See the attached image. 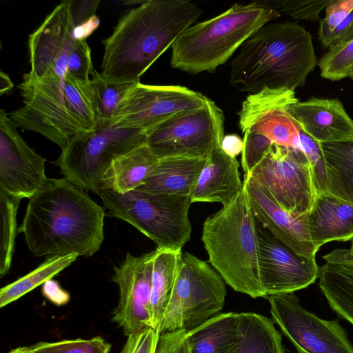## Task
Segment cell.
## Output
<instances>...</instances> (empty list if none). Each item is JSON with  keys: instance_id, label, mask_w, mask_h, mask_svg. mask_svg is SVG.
I'll return each instance as SVG.
<instances>
[{"instance_id": "obj_4", "label": "cell", "mask_w": 353, "mask_h": 353, "mask_svg": "<svg viewBox=\"0 0 353 353\" xmlns=\"http://www.w3.org/2000/svg\"><path fill=\"white\" fill-rule=\"evenodd\" d=\"M208 262L233 290L267 298L260 281L255 217L244 189L203 223Z\"/></svg>"}, {"instance_id": "obj_23", "label": "cell", "mask_w": 353, "mask_h": 353, "mask_svg": "<svg viewBox=\"0 0 353 353\" xmlns=\"http://www.w3.org/2000/svg\"><path fill=\"white\" fill-rule=\"evenodd\" d=\"M207 158H161L148 177L137 190L190 196Z\"/></svg>"}, {"instance_id": "obj_37", "label": "cell", "mask_w": 353, "mask_h": 353, "mask_svg": "<svg viewBox=\"0 0 353 353\" xmlns=\"http://www.w3.org/2000/svg\"><path fill=\"white\" fill-rule=\"evenodd\" d=\"M243 133L241 165L247 174L259 163L274 143L261 134L250 131Z\"/></svg>"}, {"instance_id": "obj_19", "label": "cell", "mask_w": 353, "mask_h": 353, "mask_svg": "<svg viewBox=\"0 0 353 353\" xmlns=\"http://www.w3.org/2000/svg\"><path fill=\"white\" fill-rule=\"evenodd\" d=\"M287 111L301 130L319 143L353 140V120L337 99L297 101Z\"/></svg>"}, {"instance_id": "obj_21", "label": "cell", "mask_w": 353, "mask_h": 353, "mask_svg": "<svg viewBox=\"0 0 353 353\" xmlns=\"http://www.w3.org/2000/svg\"><path fill=\"white\" fill-rule=\"evenodd\" d=\"M239 163L236 158L216 148L210 156L199 174L191 194L192 203H220L229 205L243 190Z\"/></svg>"}, {"instance_id": "obj_27", "label": "cell", "mask_w": 353, "mask_h": 353, "mask_svg": "<svg viewBox=\"0 0 353 353\" xmlns=\"http://www.w3.org/2000/svg\"><path fill=\"white\" fill-rule=\"evenodd\" d=\"M326 167V191L353 202V140L320 143Z\"/></svg>"}, {"instance_id": "obj_2", "label": "cell", "mask_w": 353, "mask_h": 353, "mask_svg": "<svg viewBox=\"0 0 353 353\" xmlns=\"http://www.w3.org/2000/svg\"><path fill=\"white\" fill-rule=\"evenodd\" d=\"M201 14L188 0H148L130 9L103 41L101 76L108 81H140Z\"/></svg>"}, {"instance_id": "obj_47", "label": "cell", "mask_w": 353, "mask_h": 353, "mask_svg": "<svg viewBox=\"0 0 353 353\" xmlns=\"http://www.w3.org/2000/svg\"><path fill=\"white\" fill-rule=\"evenodd\" d=\"M8 353H32L28 347H18L11 350Z\"/></svg>"}, {"instance_id": "obj_33", "label": "cell", "mask_w": 353, "mask_h": 353, "mask_svg": "<svg viewBox=\"0 0 353 353\" xmlns=\"http://www.w3.org/2000/svg\"><path fill=\"white\" fill-rule=\"evenodd\" d=\"M318 65L325 79L338 81L347 77L353 67V39L329 49Z\"/></svg>"}, {"instance_id": "obj_25", "label": "cell", "mask_w": 353, "mask_h": 353, "mask_svg": "<svg viewBox=\"0 0 353 353\" xmlns=\"http://www.w3.org/2000/svg\"><path fill=\"white\" fill-rule=\"evenodd\" d=\"M187 336L190 353H233L242 339L239 313L219 314Z\"/></svg>"}, {"instance_id": "obj_42", "label": "cell", "mask_w": 353, "mask_h": 353, "mask_svg": "<svg viewBox=\"0 0 353 353\" xmlns=\"http://www.w3.org/2000/svg\"><path fill=\"white\" fill-rule=\"evenodd\" d=\"M42 293L50 302L57 305L66 304L70 300V294L52 279H50L43 284Z\"/></svg>"}, {"instance_id": "obj_12", "label": "cell", "mask_w": 353, "mask_h": 353, "mask_svg": "<svg viewBox=\"0 0 353 353\" xmlns=\"http://www.w3.org/2000/svg\"><path fill=\"white\" fill-rule=\"evenodd\" d=\"M209 99L180 85L138 82L114 112L112 124L148 130L178 114L205 106Z\"/></svg>"}, {"instance_id": "obj_38", "label": "cell", "mask_w": 353, "mask_h": 353, "mask_svg": "<svg viewBox=\"0 0 353 353\" xmlns=\"http://www.w3.org/2000/svg\"><path fill=\"white\" fill-rule=\"evenodd\" d=\"M353 11V0H332L325 8V16L320 22L319 39L325 48L334 30Z\"/></svg>"}, {"instance_id": "obj_20", "label": "cell", "mask_w": 353, "mask_h": 353, "mask_svg": "<svg viewBox=\"0 0 353 353\" xmlns=\"http://www.w3.org/2000/svg\"><path fill=\"white\" fill-rule=\"evenodd\" d=\"M312 242L319 250L330 241L353 240V202L327 191L317 194L306 214Z\"/></svg>"}, {"instance_id": "obj_15", "label": "cell", "mask_w": 353, "mask_h": 353, "mask_svg": "<svg viewBox=\"0 0 353 353\" xmlns=\"http://www.w3.org/2000/svg\"><path fill=\"white\" fill-rule=\"evenodd\" d=\"M45 161L25 142L17 130V125L1 110L0 188L14 196L29 199L48 179Z\"/></svg>"}, {"instance_id": "obj_24", "label": "cell", "mask_w": 353, "mask_h": 353, "mask_svg": "<svg viewBox=\"0 0 353 353\" xmlns=\"http://www.w3.org/2000/svg\"><path fill=\"white\" fill-rule=\"evenodd\" d=\"M159 159L146 142L139 144L113 161L103 176L101 187L121 194L137 190Z\"/></svg>"}, {"instance_id": "obj_44", "label": "cell", "mask_w": 353, "mask_h": 353, "mask_svg": "<svg viewBox=\"0 0 353 353\" xmlns=\"http://www.w3.org/2000/svg\"><path fill=\"white\" fill-rule=\"evenodd\" d=\"M99 19L93 15L74 29V38L76 41L87 40L88 37L99 27Z\"/></svg>"}, {"instance_id": "obj_11", "label": "cell", "mask_w": 353, "mask_h": 353, "mask_svg": "<svg viewBox=\"0 0 353 353\" xmlns=\"http://www.w3.org/2000/svg\"><path fill=\"white\" fill-rule=\"evenodd\" d=\"M273 321L298 353H353L337 320L323 319L304 308L294 294L268 296Z\"/></svg>"}, {"instance_id": "obj_22", "label": "cell", "mask_w": 353, "mask_h": 353, "mask_svg": "<svg viewBox=\"0 0 353 353\" xmlns=\"http://www.w3.org/2000/svg\"><path fill=\"white\" fill-rule=\"evenodd\" d=\"M319 286L330 307L353 325V255L339 248L323 256Z\"/></svg>"}, {"instance_id": "obj_16", "label": "cell", "mask_w": 353, "mask_h": 353, "mask_svg": "<svg viewBox=\"0 0 353 353\" xmlns=\"http://www.w3.org/2000/svg\"><path fill=\"white\" fill-rule=\"evenodd\" d=\"M154 251L142 256L128 253L114 267L112 281L117 284L119 299L112 321L128 336L152 327L150 314Z\"/></svg>"}, {"instance_id": "obj_34", "label": "cell", "mask_w": 353, "mask_h": 353, "mask_svg": "<svg viewBox=\"0 0 353 353\" xmlns=\"http://www.w3.org/2000/svg\"><path fill=\"white\" fill-rule=\"evenodd\" d=\"M32 353H109L111 345L101 336L57 342H39L29 346Z\"/></svg>"}, {"instance_id": "obj_18", "label": "cell", "mask_w": 353, "mask_h": 353, "mask_svg": "<svg viewBox=\"0 0 353 353\" xmlns=\"http://www.w3.org/2000/svg\"><path fill=\"white\" fill-rule=\"evenodd\" d=\"M251 211L261 224L299 255L316 259L319 250L311 241L306 214L296 216L280 207L253 179L243 181Z\"/></svg>"}, {"instance_id": "obj_6", "label": "cell", "mask_w": 353, "mask_h": 353, "mask_svg": "<svg viewBox=\"0 0 353 353\" xmlns=\"http://www.w3.org/2000/svg\"><path fill=\"white\" fill-rule=\"evenodd\" d=\"M97 194L109 216L135 227L157 248L181 251L190 239V196L139 190L121 194L103 187Z\"/></svg>"}, {"instance_id": "obj_41", "label": "cell", "mask_w": 353, "mask_h": 353, "mask_svg": "<svg viewBox=\"0 0 353 353\" xmlns=\"http://www.w3.org/2000/svg\"><path fill=\"white\" fill-rule=\"evenodd\" d=\"M187 335L185 330L160 334L154 353H190Z\"/></svg>"}, {"instance_id": "obj_30", "label": "cell", "mask_w": 353, "mask_h": 353, "mask_svg": "<svg viewBox=\"0 0 353 353\" xmlns=\"http://www.w3.org/2000/svg\"><path fill=\"white\" fill-rule=\"evenodd\" d=\"M64 99L68 112L85 131L96 128L97 118L95 96L90 80H80L67 72L64 83Z\"/></svg>"}, {"instance_id": "obj_49", "label": "cell", "mask_w": 353, "mask_h": 353, "mask_svg": "<svg viewBox=\"0 0 353 353\" xmlns=\"http://www.w3.org/2000/svg\"><path fill=\"white\" fill-rule=\"evenodd\" d=\"M350 250L352 254L353 255V240H352V244H351V247L350 248Z\"/></svg>"}, {"instance_id": "obj_13", "label": "cell", "mask_w": 353, "mask_h": 353, "mask_svg": "<svg viewBox=\"0 0 353 353\" xmlns=\"http://www.w3.org/2000/svg\"><path fill=\"white\" fill-rule=\"evenodd\" d=\"M259 271L268 296L306 288L319 277L316 259L301 256L255 219Z\"/></svg>"}, {"instance_id": "obj_5", "label": "cell", "mask_w": 353, "mask_h": 353, "mask_svg": "<svg viewBox=\"0 0 353 353\" xmlns=\"http://www.w3.org/2000/svg\"><path fill=\"white\" fill-rule=\"evenodd\" d=\"M280 16L259 1L235 4L187 28L171 46V66L192 74L214 72L262 26Z\"/></svg>"}, {"instance_id": "obj_48", "label": "cell", "mask_w": 353, "mask_h": 353, "mask_svg": "<svg viewBox=\"0 0 353 353\" xmlns=\"http://www.w3.org/2000/svg\"><path fill=\"white\" fill-rule=\"evenodd\" d=\"M347 77L352 79L353 80V67L352 68V69L350 70L348 75H347Z\"/></svg>"}, {"instance_id": "obj_35", "label": "cell", "mask_w": 353, "mask_h": 353, "mask_svg": "<svg viewBox=\"0 0 353 353\" xmlns=\"http://www.w3.org/2000/svg\"><path fill=\"white\" fill-rule=\"evenodd\" d=\"M263 6L298 20L317 21L332 0H258Z\"/></svg>"}, {"instance_id": "obj_14", "label": "cell", "mask_w": 353, "mask_h": 353, "mask_svg": "<svg viewBox=\"0 0 353 353\" xmlns=\"http://www.w3.org/2000/svg\"><path fill=\"white\" fill-rule=\"evenodd\" d=\"M71 1H63L29 35L30 71L24 74L34 81L65 78L75 44Z\"/></svg>"}, {"instance_id": "obj_29", "label": "cell", "mask_w": 353, "mask_h": 353, "mask_svg": "<svg viewBox=\"0 0 353 353\" xmlns=\"http://www.w3.org/2000/svg\"><path fill=\"white\" fill-rule=\"evenodd\" d=\"M78 256V254H71L48 257L34 270L0 290V307L8 305L52 279L75 261Z\"/></svg>"}, {"instance_id": "obj_7", "label": "cell", "mask_w": 353, "mask_h": 353, "mask_svg": "<svg viewBox=\"0 0 353 353\" xmlns=\"http://www.w3.org/2000/svg\"><path fill=\"white\" fill-rule=\"evenodd\" d=\"M146 130L130 126L97 125L77 136L61 150L54 163L65 179L79 188L97 193L103 176L114 159L146 142Z\"/></svg>"}, {"instance_id": "obj_46", "label": "cell", "mask_w": 353, "mask_h": 353, "mask_svg": "<svg viewBox=\"0 0 353 353\" xmlns=\"http://www.w3.org/2000/svg\"><path fill=\"white\" fill-rule=\"evenodd\" d=\"M352 39H353V20H352L351 24L350 25V26L348 27L347 30L345 31V32L343 34V36L340 39L338 45L345 43Z\"/></svg>"}, {"instance_id": "obj_45", "label": "cell", "mask_w": 353, "mask_h": 353, "mask_svg": "<svg viewBox=\"0 0 353 353\" xmlns=\"http://www.w3.org/2000/svg\"><path fill=\"white\" fill-rule=\"evenodd\" d=\"M13 83L12 82L9 76L3 72H0V94L2 95L8 92L13 88Z\"/></svg>"}, {"instance_id": "obj_32", "label": "cell", "mask_w": 353, "mask_h": 353, "mask_svg": "<svg viewBox=\"0 0 353 353\" xmlns=\"http://www.w3.org/2000/svg\"><path fill=\"white\" fill-rule=\"evenodd\" d=\"M21 199L0 188V276L7 274L11 268L17 235V210Z\"/></svg>"}, {"instance_id": "obj_28", "label": "cell", "mask_w": 353, "mask_h": 353, "mask_svg": "<svg viewBox=\"0 0 353 353\" xmlns=\"http://www.w3.org/2000/svg\"><path fill=\"white\" fill-rule=\"evenodd\" d=\"M239 318L242 339L233 353H285L273 321L254 312L239 313Z\"/></svg>"}, {"instance_id": "obj_3", "label": "cell", "mask_w": 353, "mask_h": 353, "mask_svg": "<svg viewBox=\"0 0 353 353\" xmlns=\"http://www.w3.org/2000/svg\"><path fill=\"white\" fill-rule=\"evenodd\" d=\"M317 58L311 34L296 23H267L230 63V84L250 94L303 87Z\"/></svg>"}, {"instance_id": "obj_39", "label": "cell", "mask_w": 353, "mask_h": 353, "mask_svg": "<svg viewBox=\"0 0 353 353\" xmlns=\"http://www.w3.org/2000/svg\"><path fill=\"white\" fill-rule=\"evenodd\" d=\"M94 72L91 50L87 40L76 41L69 58L67 72L78 79L88 81Z\"/></svg>"}, {"instance_id": "obj_40", "label": "cell", "mask_w": 353, "mask_h": 353, "mask_svg": "<svg viewBox=\"0 0 353 353\" xmlns=\"http://www.w3.org/2000/svg\"><path fill=\"white\" fill-rule=\"evenodd\" d=\"M159 335V330L152 327L129 335L121 353H154Z\"/></svg>"}, {"instance_id": "obj_1", "label": "cell", "mask_w": 353, "mask_h": 353, "mask_svg": "<svg viewBox=\"0 0 353 353\" xmlns=\"http://www.w3.org/2000/svg\"><path fill=\"white\" fill-rule=\"evenodd\" d=\"M18 228L36 256H92L104 239L105 209L68 179H49L30 197Z\"/></svg>"}, {"instance_id": "obj_36", "label": "cell", "mask_w": 353, "mask_h": 353, "mask_svg": "<svg viewBox=\"0 0 353 353\" xmlns=\"http://www.w3.org/2000/svg\"><path fill=\"white\" fill-rule=\"evenodd\" d=\"M299 150L303 152L311 166L318 194L325 192L326 167L320 143L301 129Z\"/></svg>"}, {"instance_id": "obj_9", "label": "cell", "mask_w": 353, "mask_h": 353, "mask_svg": "<svg viewBox=\"0 0 353 353\" xmlns=\"http://www.w3.org/2000/svg\"><path fill=\"white\" fill-rule=\"evenodd\" d=\"M224 116L212 100L200 108L178 114L149 129L146 143L160 159L207 158L221 146Z\"/></svg>"}, {"instance_id": "obj_43", "label": "cell", "mask_w": 353, "mask_h": 353, "mask_svg": "<svg viewBox=\"0 0 353 353\" xmlns=\"http://www.w3.org/2000/svg\"><path fill=\"white\" fill-rule=\"evenodd\" d=\"M221 148L228 156L236 158L242 152L243 141L235 134L224 135L221 143Z\"/></svg>"}, {"instance_id": "obj_26", "label": "cell", "mask_w": 353, "mask_h": 353, "mask_svg": "<svg viewBox=\"0 0 353 353\" xmlns=\"http://www.w3.org/2000/svg\"><path fill=\"white\" fill-rule=\"evenodd\" d=\"M181 251L154 250L150 314L152 328L158 330L174 288Z\"/></svg>"}, {"instance_id": "obj_8", "label": "cell", "mask_w": 353, "mask_h": 353, "mask_svg": "<svg viewBox=\"0 0 353 353\" xmlns=\"http://www.w3.org/2000/svg\"><path fill=\"white\" fill-rule=\"evenodd\" d=\"M225 281L205 261L181 254L172 293L161 322L160 334L188 332L219 314L225 303Z\"/></svg>"}, {"instance_id": "obj_31", "label": "cell", "mask_w": 353, "mask_h": 353, "mask_svg": "<svg viewBox=\"0 0 353 353\" xmlns=\"http://www.w3.org/2000/svg\"><path fill=\"white\" fill-rule=\"evenodd\" d=\"M90 81L95 96L98 125L112 122L113 114L119 104L132 88L140 81H108L94 71Z\"/></svg>"}, {"instance_id": "obj_17", "label": "cell", "mask_w": 353, "mask_h": 353, "mask_svg": "<svg viewBox=\"0 0 353 353\" xmlns=\"http://www.w3.org/2000/svg\"><path fill=\"white\" fill-rule=\"evenodd\" d=\"M297 101L290 90L265 89L249 94L238 112L239 128L243 132L261 134L279 145L299 150L301 128L287 111Z\"/></svg>"}, {"instance_id": "obj_10", "label": "cell", "mask_w": 353, "mask_h": 353, "mask_svg": "<svg viewBox=\"0 0 353 353\" xmlns=\"http://www.w3.org/2000/svg\"><path fill=\"white\" fill-rule=\"evenodd\" d=\"M247 175L280 207L296 216L306 214L318 194L311 166L299 150L273 143Z\"/></svg>"}]
</instances>
